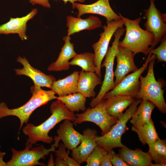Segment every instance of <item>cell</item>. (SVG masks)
Returning <instances> with one entry per match:
<instances>
[{
    "mask_svg": "<svg viewBox=\"0 0 166 166\" xmlns=\"http://www.w3.org/2000/svg\"><path fill=\"white\" fill-rule=\"evenodd\" d=\"M50 109L51 115L44 122L38 126L27 123L23 128V133L28 136L27 142L32 145L38 141L51 143L54 139L49 136V131L62 121L68 119L73 122L76 118L74 113L70 111L59 100L53 102Z\"/></svg>",
    "mask_w": 166,
    "mask_h": 166,
    "instance_id": "6da1fadb",
    "label": "cell"
},
{
    "mask_svg": "<svg viewBox=\"0 0 166 166\" xmlns=\"http://www.w3.org/2000/svg\"><path fill=\"white\" fill-rule=\"evenodd\" d=\"M125 27V34L123 40L119 41L118 46L131 50L135 54L141 53L148 54L150 48L153 45L154 37L152 34L141 28V17L133 20L118 14Z\"/></svg>",
    "mask_w": 166,
    "mask_h": 166,
    "instance_id": "7a4b0ae2",
    "label": "cell"
},
{
    "mask_svg": "<svg viewBox=\"0 0 166 166\" xmlns=\"http://www.w3.org/2000/svg\"><path fill=\"white\" fill-rule=\"evenodd\" d=\"M30 92L32 94L31 98L18 108L10 109L5 103H0V119L9 116L16 117L20 121L19 131L24 124L28 123L30 115L34 110L49 101L56 99L57 97L52 90H45L34 85L31 88Z\"/></svg>",
    "mask_w": 166,
    "mask_h": 166,
    "instance_id": "3957f363",
    "label": "cell"
},
{
    "mask_svg": "<svg viewBox=\"0 0 166 166\" xmlns=\"http://www.w3.org/2000/svg\"><path fill=\"white\" fill-rule=\"evenodd\" d=\"M149 63L147 74L144 77L140 76V89L135 98L145 100L152 102L162 113H166V104L164 97V90L162 84L157 81L154 72L155 60Z\"/></svg>",
    "mask_w": 166,
    "mask_h": 166,
    "instance_id": "277c9868",
    "label": "cell"
},
{
    "mask_svg": "<svg viewBox=\"0 0 166 166\" xmlns=\"http://www.w3.org/2000/svg\"><path fill=\"white\" fill-rule=\"evenodd\" d=\"M141 101V99H135L106 134L96 136L95 140L97 146L104 148L108 152L115 148H127L122 143L121 136L126 130L127 122L131 119Z\"/></svg>",
    "mask_w": 166,
    "mask_h": 166,
    "instance_id": "5b68a950",
    "label": "cell"
},
{
    "mask_svg": "<svg viewBox=\"0 0 166 166\" xmlns=\"http://www.w3.org/2000/svg\"><path fill=\"white\" fill-rule=\"evenodd\" d=\"M125 31L123 26L118 29L114 33V41L112 45L109 47L101 67H105V74L102 86L97 96L93 98L90 103L91 108L97 105L103 99L105 95L115 87L114 80L113 66L114 61L118 46L120 40Z\"/></svg>",
    "mask_w": 166,
    "mask_h": 166,
    "instance_id": "8992f818",
    "label": "cell"
},
{
    "mask_svg": "<svg viewBox=\"0 0 166 166\" xmlns=\"http://www.w3.org/2000/svg\"><path fill=\"white\" fill-rule=\"evenodd\" d=\"M26 147L23 150L18 151L11 148L12 154L11 159L6 162L7 166H45L39 160L44 159L51 152H55V147L53 144L51 147L46 149L43 145L33 148L32 144L26 142Z\"/></svg>",
    "mask_w": 166,
    "mask_h": 166,
    "instance_id": "52a82bcc",
    "label": "cell"
},
{
    "mask_svg": "<svg viewBox=\"0 0 166 166\" xmlns=\"http://www.w3.org/2000/svg\"><path fill=\"white\" fill-rule=\"evenodd\" d=\"M75 116L73 124H80L85 122H92L101 129V135L106 134L118 120V118L108 113L104 99L95 107H89L83 113L76 114Z\"/></svg>",
    "mask_w": 166,
    "mask_h": 166,
    "instance_id": "ba28073f",
    "label": "cell"
},
{
    "mask_svg": "<svg viewBox=\"0 0 166 166\" xmlns=\"http://www.w3.org/2000/svg\"><path fill=\"white\" fill-rule=\"evenodd\" d=\"M151 54L150 53H148L144 64L140 68L125 76L113 89L105 95L103 99L115 95L126 96L135 98L140 88V77L146 69L149 62L156 59L155 55H151Z\"/></svg>",
    "mask_w": 166,
    "mask_h": 166,
    "instance_id": "9c48e42d",
    "label": "cell"
},
{
    "mask_svg": "<svg viewBox=\"0 0 166 166\" xmlns=\"http://www.w3.org/2000/svg\"><path fill=\"white\" fill-rule=\"evenodd\" d=\"M123 25L124 22L121 18L106 22V25L103 26V32L99 34V40L92 45L95 55L94 64L97 69L96 73L101 78L102 76L101 72L102 62L108 51L110 42L117 30Z\"/></svg>",
    "mask_w": 166,
    "mask_h": 166,
    "instance_id": "30bf717a",
    "label": "cell"
},
{
    "mask_svg": "<svg viewBox=\"0 0 166 166\" xmlns=\"http://www.w3.org/2000/svg\"><path fill=\"white\" fill-rule=\"evenodd\" d=\"M148 9L144 10L146 21L144 25L145 30L151 32L154 37V43L150 48V51L160 42L166 34V20L155 4V0H150ZM149 51V52H150Z\"/></svg>",
    "mask_w": 166,
    "mask_h": 166,
    "instance_id": "8fae6325",
    "label": "cell"
},
{
    "mask_svg": "<svg viewBox=\"0 0 166 166\" xmlns=\"http://www.w3.org/2000/svg\"><path fill=\"white\" fill-rule=\"evenodd\" d=\"M17 61L21 64L23 67L14 70L16 75H24L29 77L33 81L34 86L36 87H46L51 89L53 82L56 80L54 76L46 74L33 67L25 57L19 56Z\"/></svg>",
    "mask_w": 166,
    "mask_h": 166,
    "instance_id": "7c38bea8",
    "label": "cell"
},
{
    "mask_svg": "<svg viewBox=\"0 0 166 166\" xmlns=\"http://www.w3.org/2000/svg\"><path fill=\"white\" fill-rule=\"evenodd\" d=\"M73 9L78 10L77 17H80L86 14H94L101 15L105 17L106 22L121 19L111 8L109 0H98L90 4H84L74 2L72 4Z\"/></svg>",
    "mask_w": 166,
    "mask_h": 166,
    "instance_id": "4fadbf2b",
    "label": "cell"
},
{
    "mask_svg": "<svg viewBox=\"0 0 166 166\" xmlns=\"http://www.w3.org/2000/svg\"><path fill=\"white\" fill-rule=\"evenodd\" d=\"M135 55L131 50L118 46L116 56L117 65L114 72L115 86L129 73L138 69L134 61Z\"/></svg>",
    "mask_w": 166,
    "mask_h": 166,
    "instance_id": "5bb4252c",
    "label": "cell"
},
{
    "mask_svg": "<svg viewBox=\"0 0 166 166\" xmlns=\"http://www.w3.org/2000/svg\"><path fill=\"white\" fill-rule=\"evenodd\" d=\"M73 124L69 120H64L59 125L57 132V136H55L54 139L55 147L58 146L60 140L68 150L72 151L76 148L81 143L83 136L76 131L73 128Z\"/></svg>",
    "mask_w": 166,
    "mask_h": 166,
    "instance_id": "9a60e30c",
    "label": "cell"
},
{
    "mask_svg": "<svg viewBox=\"0 0 166 166\" xmlns=\"http://www.w3.org/2000/svg\"><path fill=\"white\" fill-rule=\"evenodd\" d=\"M97 132L88 128L83 132V138L80 145L72 151V158L79 164L85 162L93 150L97 146L95 140Z\"/></svg>",
    "mask_w": 166,
    "mask_h": 166,
    "instance_id": "2e32d148",
    "label": "cell"
},
{
    "mask_svg": "<svg viewBox=\"0 0 166 166\" xmlns=\"http://www.w3.org/2000/svg\"><path fill=\"white\" fill-rule=\"evenodd\" d=\"M37 13L38 10L35 8L33 9L24 16L10 18L7 22L0 25V34H17L22 41L27 40V23L33 18Z\"/></svg>",
    "mask_w": 166,
    "mask_h": 166,
    "instance_id": "e0dca14e",
    "label": "cell"
},
{
    "mask_svg": "<svg viewBox=\"0 0 166 166\" xmlns=\"http://www.w3.org/2000/svg\"><path fill=\"white\" fill-rule=\"evenodd\" d=\"M71 38L68 35L64 36L63 40L65 42L61 48V51L57 60L51 63L47 69L50 71H66L70 68L69 61L77 54L74 49V44L70 42Z\"/></svg>",
    "mask_w": 166,
    "mask_h": 166,
    "instance_id": "ac0fdd59",
    "label": "cell"
},
{
    "mask_svg": "<svg viewBox=\"0 0 166 166\" xmlns=\"http://www.w3.org/2000/svg\"><path fill=\"white\" fill-rule=\"evenodd\" d=\"M66 21L68 27L67 35L69 36L83 30H93L102 26V22L99 18L92 15L86 19L72 16H67Z\"/></svg>",
    "mask_w": 166,
    "mask_h": 166,
    "instance_id": "d6986e66",
    "label": "cell"
},
{
    "mask_svg": "<svg viewBox=\"0 0 166 166\" xmlns=\"http://www.w3.org/2000/svg\"><path fill=\"white\" fill-rule=\"evenodd\" d=\"M118 155L129 166H155L149 152H144L140 149L132 150L127 147L121 148Z\"/></svg>",
    "mask_w": 166,
    "mask_h": 166,
    "instance_id": "ffe728a7",
    "label": "cell"
},
{
    "mask_svg": "<svg viewBox=\"0 0 166 166\" xmlns=\"http://www.w3.org/2000/svg\"><path fill=\"white\" fill-rule=\"evenodd\" d=\"M102 84L101 78L95 73L81 70L78 80L77 92L86 98L94 97L96 94L94 91L96 87Z\"/></svg>",
    "mask_w": 166,
    "mask_h": 166,
    "instance_id": "44dd1931",
    "label": "cell"
},
{
    "mask_svg": "<svg viewBox=\"0 0 166 166\" xmlns=\"http://www.w3.org/2000/svg\"><path fill=\"white\" fill-rule=\"evenodd\" d=\"M79 73L75 71L65 78L54 81L51 90L60 97L78 92L77 84Z\"/></svg>",
    "mask_w": 166,
    "mask_h": 166,
    "instance_id": "7402d4cb",
    "label": "cell"
},
{
    "mask_svg": "<svg viewBox=\"0 0 166 166\" xmlns=\"http://www.w3.org/2000/svg\"><path fill=\"white\" fill-rule=\"evenodd\" d=\"M105 99L108 113L118 119L123 115L124 111L135 100V98L123 95L113 96Z\"/></svg>",
    "mask_w": 166,
    "mask_h": 166,
    "instance_id": "603a6c76",
    "label": "cell"
},
{
    "mask_svg": "<svg viewBox=\"0 0 166 166\" xmlns=\"http://www.w3.org/2000/svg\"><path fill=\"white\" fill-rule=\"evenodd\" d=\"M140 103L130 121L132 126L136 128L142 126L150 120L152 113L156 107L152 102L145 100H141Z\"/></svg>",
    "mask_w": 166,
    "mask_h": 166,
    "instance_id": "cb8c5ba5",
    "label": "cell"
},
{
    "mask_svg": "<svg viewBox=\"0 0 166 166\" xmlns=\"http://www.w3.org/2000/svg\"><path fill=\"white\" fill-rule=\"evenodd\" d=\"M132 130L137 133L140 141L143 145L152 144L160 139L151 118L140 127L132 126Z\"/></svg>",
    "mask_w": 166,
    "mask_h": 166,
    "instance_id": "d4e9b609",
    "label": "cell"
},
{
    "mask_svg": "<svg viewBox=\"0 0 166 166\" xmlns=\"http://www.w3.org/2000/svg\"><path fill=\"white\" fill-rule=\"evenodd\" d=\"M56 99L61 100L71 112H74L86 109V98L80 93L77 92L63 97H56Z\"/></svg>",
    "mask_w": 166,
    "mask_h": 166,
    "instance_id": "484cf974",
    "label": "cell"
},
{
    "mask_svg": "<svg viewBox=\"0 0 166 166\" xmlns=\"http://www.w3.org/2000/svg\"><path fill=\"white\" fill-rule=\"evenodd\" d=\"M94 53L85 52L77 54L69 62L70 65L78 66L82 70L86 72L96 73L97 68L94 64Z\"/></svg>",
    "mask_w": 166,
    "mask_h": 166,
    "instance_id": "4316f807",
    "label": "cell"
},
{
    "mask_svg": "<svg viewBox=\"0 0 166 166\" xmlns=\"http://www.w3.org/2000/svg\"><path fill=\"white\" fill-rule=\"evenodd\" d=\"M148 152L152 160L155 162V166L166 165V141L159 139L155 143L148 145Z\"/></svg>",
    "mask_w": 166,
    "mask_h": 166,
    "instance_id": "83f0119b",
    "label": "cell"
},
{
    "mask_svg": "<svg viewBox=\"0 0 166 166\" xmlns=\"http://www.w3.org/2000/svg\"><path fill=\"white\" fill-rule=\"evenodd\" d=\"M108 152L97 146L88 156L86 161V166H99L104 157Z\"/></svg>",
    "mask_w": 166,
    "mask_h": 166,
    "instance_id": "f1b7e54d",
    "label": "cell"
},
{
    "mask_svg": "<svg viewBox=\"0 0 166 166\" xmlns=\"http://www.w3.org/2000/svg\"><path fill=\"white\" fill-rule=\"evenodd\" d=\"M160 45L155 49H153L149 52L154 54L158 62L166 61V35L163 36Z\"/></svg>",
    "mask_w": 166,
    "mask_h": 166,
    "instance_id": "f546056e",
    "label": "cell"
},
{
    "mask_svg": "<svg viewBox=\"0 0 166 166\" xmlns=\"http://www.w3.org/2000/svg\"><path fill=\"white\" fill-rule=\"evenodd\" d=\"M58 149L55 151V155L57 157L61 158L66 162L68 166H80L73 158H71L68 156L69 153V150H68L67 152H66V148L62 143H61L58 145Z\"/></svg>",
    "mask_w": 166,
    "mask_h": 166,
    "instance_id": "4dcf8cb0",
    "label": "cell"
},
{
    "mask_svg": "<svg viewBox=\"0 0 166 166\" xmlns=\"http://www.w3.org/2000/svg\"><path fill=\"white\" fill-rule=\"evenodd\" d=\"M112 157L111 159V162L113 165L114 166H129L118 154L115 153L113 149L112 150Z\"/></svg>",
    "mask_w": 166,
    "mask_h": 166,
    "instance_id": "1f68e13d",
    "label": "cell"
},
{
    "mask_svg": "<svg viewBox=\"0 0 166 166\" xmlns=\"http://www.w3.org/2000/svg\"><path fill=\"white\" fill-rule=\"evenodd\" d=\"M112 157V150L109 152L101 160L100 166H113L111 159Z\"/></svg>",
    "mask_w": 166,
    "mask_h": 166,
    "instance_id": "d6a6232c",
    "label": "cell"
},
{
    "mask_svg": "<svg viewBox=\"0 0 166 166\" xmlns=\"http://www.w3.org/2000/svg\"><path fill=\"white\" fill-rule=\"evenodd\" d=\"M30 2L33 5L38 4L42 6L50 8L51 5L49 2V0H29Z\"/></svg>",
    "mask_w": 166,
    "mask_h": 166,
    "instance_id": "836d02e7",
    "label": "cell"
},
{
    "mask_svg": "<svg viewBox=\"0 0 166 166\" xmlns=\"http://www.w3.org/2000/svg\"><path fill=\"white\" fill-rule=\"evenodd\" d=\"M55 166H68L66 162L63 159L57 157L54 162Z\"/></svg>",
    "mask_w": 166,
    "mask_h": 166,
    "instance_id": "e575fe53",
    "label": "cell"
},
{
    "mask_svg": "<svg viewBox=\"0 0 166 166\" xmlns=\"http://www.w3.org/2000/svg\"><path fill=\"white\" fill-rule=\"evenodd\" d=\"M6 153L0 151V166H7L6 163L3 160Z\"/></svg>",
    "mask_w": 166,
    "mask_h": 166,
    "instance_id": "d590c367",
    "label": "cell"
},
{
    "mask_svg": "<svg viewBox=\"0 0 166 166\" xmlns=\"http://www.w3.org/2000/svg\"><path fill=\"white\" fill-rule=\"evenodd\" d=\"M54 1H57V0H54ZM64 1V3L65 4L67 3L68 2H69L71 3L72 4H73L76 2H79L81 3H83L84 2L85 0H62Z\"/></svg>",
    "mask_w": 166,
    "mask_h": 166,
    "instance_id": "8d00e7d4",
    "label": "cell"
},
{
    "mask_svg": "<svg viewBox=\"0 0 166 166\" xmlns=\"http://www.w3.org/2000/svg\"><path fill=\"white\" fill-rule=\"evenodd\" d=\"M47 166H55L54 162L53 159V156L52 153L51 154L50 156L49 160L48 161Z\"/></svg>",
    "mask_w": 166,
    "mask_h": 166,
    "instance_id": "74e56055",
    "label": "cell"
}]
</instances>
